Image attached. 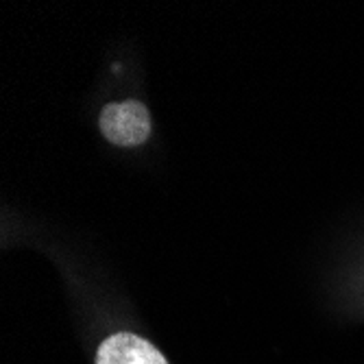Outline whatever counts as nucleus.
<instances>
[{"mask_svg":"<svg viewBox=\"0 0 364 364\" xmlns=\"http://www.w3.org/2000/svg\"><path fill=\"white\" fill-rule=\"evenodd\" d=\"M98 127L107 142L116 146H140L151 138V114L144 103L127 98L101 109Z\"/></svg>","mask_w":364,"mask_h":364,"instance_id":"obj_1","label":"nucleus"},{"mask_svg":"<svg viewBox=\"0 0 364 364\" xmlns=\"http://www.w3.org/2000/svg\"><path fill=\"white\" fill-rule=\"evenodd\" d=\"M96 364H168V360L146 338L118 332L98 345Z\"/></svg>","mask_w":364,"mask_h":364,"instance_id":"obj_2","label":"nucleus"}]
</instances>
